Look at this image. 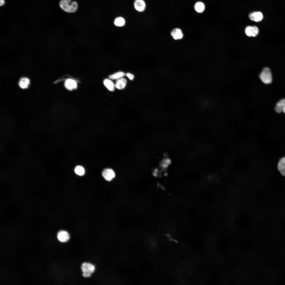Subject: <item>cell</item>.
<instances>
[{"label":"cell","mask_w":285,"mask_h":285,"mask_svg":"<svg viewBox=\"0 0 285 285\" xmlns=\"http://www.w3.org/2000/svg\"><path fill=\"white\" fill-rule=\"evenodd\" d=\"M59 5L61 8L65 11L69 13L75 12L78 8V4L75 1L71 0H61Z\"/></svg>","instance_id":"1"},{"label":"cell","mask_w":285,"mask_h":285,"mask_svg":"<svg viewBox=\"0 0 285 285\" xmlns=\"http://www.w3.org/2000/svg\"><path fill=\"white\" fill-rule=\"evenodd\" d=\"M259 77L261 81L264 83L269 84L272 81V77L270 69L265 68L259 74Z\"/></svg>","instance_id":"2"},{"label":"cell","mask_w":285,"mask_h":285,"mask_svg":"<svg viewBox=\"0 0 285 285\" xmlns=\"http://www.w3.org/2000/svg\"><path fill=\"white\" fill-rule=\"evenodd\" d=\"M81 268L83 272V276L85 277H90L95 269V267L93 265L87 262L83 263L82 265Z\"/></svg>","instance_id":"3"},{"label":"cell","mask_w":285,"mask_h":285,"mask_svg":"<svg viewBox=\"0 0 285 285\" xmlns=\"http://www.w3.org/2000/svg\"><path fill=\"white\" fill-rule=\"evenodd\" d=\"M245 32L246 35L249 36L255 37L258 34L259 30L255 26H248L246 27Z\"/></svg>","instance_id":"4"},{"label":"cell","mask_w":285,"mask_h":285,"mask_svg":"<svg viewBox=\"0 0 285 285\" xmlns=\"http://www.w3.org/2000/svg\"><path fill=\"white\" fill-rule=\"evenodd\" d=\"M102 175L106 180H111L115 177V173L114 171L111 168L104 169L102 173Z\"/></svg>","instance_id":"5"},{"label":"cell","mask_w":285,"mask_h":285,"mask_svg":"<svg viewBox=\"0 0 285 285\" xmlns=\"http://www.w3.org/2000/svg\"><path fill=\"white\" fill-rule=\"evenodd\" d=\"M262 13L259 11L254 12L249 14V17L251 20L256 22L261 21L263 18Z\"/></svg>","instance_id":"6"},{"label":"cell","mask_w":285,"mask_h":285,"mask_svg":"<svg viewBox=\"0 0 285 285\" xmlns=\"http://www.w3.org/2000/svg\"><path fill=\"white\" fill-rule=\"evenodd\" d=\"M58 240L61 242H66L69 239L70 236L69 233L66 231L61 230L59 231L57 234Z\"/></svg>","instance_id":"7"},{"label":"cell","mask_w":285,"mask_h":285,"mask_svg":"<svg viewBox=\"0 0 285 285\" xmlns=\"http://www.w3.org/2000/svg\"><path fill=\"white\" fill-rule=\"evenodd\" d=\"M64 86L66 89L72 91L77 88V84L76 81L74 80L68 79L65 81Z\"/></svg>","instance_id":"8"},{"label":"cell","mask_w":285,"mask_h":285,"mask_svg":"<svg viewBox=\"0 0 285 285\" xmlns=\"http://www.w3.org/2000/svg\"><path fill=\"white\" fill-rule=\"evenodd\" d=\"M171 35L175 40L182 39L183 37V35L180 29L178 28L173 29L171 31Z\"/></svg>","instance_id":"9"},{"label":"cell","mask_w":285,"mask_h":285,"mask_svg":"<svg viewBox=\"0 0 285 285\" xmlns=\"http://www.w3.org/2000/svg\"><path fill=\"white\" fill-rule=\"evenodd\" d=\"M275 110L278 113L282 112L285 113V99L280 100L277 103Z\"/></svg>","instance_id":"10"},{"label":"cell","mask_w":285,"mask_h":285,"mask_svg":"<svg viewBox=\"0 0 285 285\" xmlns=\"http://www.w3.org/2000/svg\"><path fill=\"white\" fill-rule=\"evenodd\" d=\"M134 6L136 10L142 12L145 10L146 4L143 0H135L134 2Z\"/></svg>","instance_id":"11"},{"label":"cell","mask_w":285,"mask_h":285,"mask_svg":"<svg viewBox=\"0 0 285 285\" xmlns=\"http://www.w3.org/2000/svg\"><path fill=\"white\" fill-rule=\"evenodd\" d=\"M277 167L278 169L281 174L285 177V156L280 159Z\"/></svg>","instance_id":"12"},{"label":"cell","mask_w":285,"mask_h":285,"mask_svg":"<svg viewBox=\"0 0 285 285\" xmlns=\"http://www.w3.org/2000/svg\"><path fill=\"white\" fill-rule=\"evenodd\" d=\"M127 81L126 79L122 78L117 80L115 84V87L118 89H122L126 86Z\"/></svg>","instance_id":"13"},{"label":"cell","mask_w":285,"mask_h":285,"mask_svg":"<svg viewBox=\"0 0 285 285\" xmlns=\"http://www.w3.org/2000/svg\"><path fill=\"white\" fill-rule=\"evenodd\" d=\"M30 83V80L28 78L26 77H23L20 80L18 84L21 88L25 89L28 87Z\"/></svg>","instance_id":"14"},{"label":"cell","mask_w":285,"mask_h":285,"mask_svg":"<svg viewBox=\"0 0 285 285\" xmlns=\"http://www.w3.org/2000/svg\"><path fill=\"white\" fill-rule=\"evenodd\" d=\"M103 83L109 91H113L115 90V84L111 80L108 79H105L103 81Z\"/></svg>","instance_id":"15"},{"label":"cell","mask_w":285,"mask_h":285,"mask_svg":"<svg viewBox=\"0 0 285 285\" xmlns=\"http://www.w3.org/2000/svg\"><path fill=\"white\" fill-rule=\"evenodd\" d=\"M125 75V74L124 72L120 71L110 75L109 76V78L111 79L117 80L123 78Z\"/></svg>","instance_id":"16"},{"label":"cell","mask_w":285,"mask_h":285,"mask_svg":"<svg viewBox=\"0 0 285 285\" xmlns=\"http://www.w3.org/2000/svg\"><path fill=\"white\" fill-rule=\"evenodd\" d=\"M194 7L195 11L197 12L200 13L203 12L204 11L205 6L203 2H198L195 3Z\"/></svg>","instance_id":"17"},{"label":"cell","mask_w":285,"mask_h":285,"mask_svg":"<svg viewBox=\"0 0 285 285\" xmlns=\"http://www.w3.org/2000/svg\"><path fill=\"white\" fill-rule=\"evenodd\" d=\"M114 23L116 26L118 27H121L125 25V21L123 18L119 17L115 19Z\"/></svg>","instance_id":"18"},{"label":"cell","mask_w":285,"mask_h":285,"mask_svg":"<svg viewBox=\"0 0 285 285\" xmlns=\"http://www.w3.org/2000/svg\"><path fill=\"white\" fill-rule=\"evenodd\" d=\"M74 171L77 175L81 176L83 175L85 173V170L84 168L80 165L77 166L75 168Z\"/></svg>","instance_id":"19"},{"label":"cell","mask_w":285,"mask_h":285,"mask_svg":"<svg viewBox=\"0 0 285 285\" xmlns=\"http://www.w3.org/2000/svg\"><path fill=\"white\" fill-rule=\"evenodd\" d=\"M126 76L131 80H133L134 78V76L132 74L128 73L126 74Z\"/></svg>","instance_id":"20"},{"label":"cell","mask_w":285,"mask_h":285,"mask_svg":"<svg viewBox=\"0 0 285 285\" xmlns=\"http://www.w3.org/2000/svg\"><path fill=\"white\" fill-rule=\"evenodd\" d=\"M5 3L4 0H0V5L1 6L4 5Z\"/></svg>","instance_id":"21"}]
</instances>
